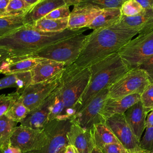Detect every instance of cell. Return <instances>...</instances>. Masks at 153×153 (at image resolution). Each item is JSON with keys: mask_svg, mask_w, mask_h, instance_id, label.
I'll return each mask as SVG.
<instances>
[{"mask_svg": "<svg viewBox=\"0 0 153 153\" xmlns=\"http://www.w3.org/2000/svg\"><path fill=\"white\" fill-rule=\"evenodd\" d=\"M139 33L137 30L123 28L115 25L94 30L87 35L77 59L72 65L81 69L90 67L118 52Z\"/></svg>", "mask_w": 153, "mask_h": 153, "instance_id": "cell-1", "label": "cell"}, {"mask_svg": "<svg viewBox=\"0 0 153 153\" xmlns=\"http://www.w3.org/2000/svg\"><path fill=\"white\" fill-rule=\"evenodd\" d=\"M88 28L67 29L60 32H46L24 25L13 32L0 38V47L10 56H32L47 46L72 35L83 33Z\"/></svg>", "mask_w": 153, "mask_h": 153, "instance_id": "cell-2", "label": "cell"}, {"mask_svg": "<svg viewBox=\"0 0 153 153\" xmlns=\"http://www.w3.org/2000/svg\"><path fill=\"white\" fill-rule=\"evenodd\" d=\"M89 83L75 106L76 112L102 90L109 88L129 71L118 52L90 66Z\"/></svg>", "mask_w": 153, "mask_h": 153, "instance_id": "cell-3", "label": "cell"}, {"mask_svg": "<svg viewBox=\"0 0 153 153\" xmlns=\"http://www.w3.org/2000/svg\"><path fill=\"white\" fill-rule=\"evenodd\" d=\"M90 77V67L81 69L74 65L66 66L59 84L60 91L65 104L63 112L68 109H74L76 111L75 106L85 90Z\"/></svg>", "mask_w": 153, "mask_h": 153, "instance_id": "cell-4", "label": "cell"}, {"mask_svg": "<svg viewBox=\"0 0 153 153\" xmlns=\"http://www.w3.org/2000/svg\"><path fill=\"white\" fill-rule=\"evenodd\" d=\"M87 35L77 33L39 50L31 56L62 62L69 66L77 59Z\"/></svg>", "mask_w": 153, "mask_h": 153, "instance_id": "cell-5", "label": "cell"}, {"mask_svg": "<svg viewBox=\"0 0 153 153\" xmlns=\"http://www.w3.org/2000/svg\"><path fill=\"white\" fill-rule=\"evenodd\" d=\"M137 35L118 51L129 70L138 68L153 56V29Z\"/></svg>", "mask_w": 153, "mask_h": 153, "instance_id": "cell-6", "label": "cell"}, {"mask_svg": "<svg viewBox=\"0 0 153 153\" xmlns=\"http://www.w3.org/2000/svg\"><path fill=\"white\" fill-rule=\"evenodd\" d=\"M144 71L136 68L129 70L109 87L108 97L120 98L133 94H142L150 84Z\"/></svg>", "mask_w": 153, "mask_h": 153, "instance_id": "cell-7", "label": "cell"}, {"mask_svg": "<svg viewBox=\"0 0 153 153\" xmlns=\"http://www.w3.org/2000/svg\"><path fill=\"white\" fill-rule=\"evenodd\" d=\"M48 142V135L44 129H34L20 124L17 126L10 139V144L17 147L23 153L39 151Z\"/></svg>", "mask_w": 153, "mask_h": 153, "instance_id": "cell-8", "label": "cell"}, {"mask_svg": "<svg viewBox=\"0 0 153 153\" xmlns=\"http://www.w3.org/2000/svg\"><path fill=\"white\" fill-rule=\"evenodd\" d=\"M63 71L48 81L30 84L21 93L19 99L30 111L35 109L44 102L58 87Z\"/></svg>", "mask_w": 153, "mask_h": 153, "instance_id": "cell-9", "label": "cell"}, {"mask_svg": "<svg viewBox=\"0 0 153 153\" xmlns=\"http://www.w3.org/2000/svg\"><path fill=\"white\" fill-rule=\"evenodd\" d=\"M108 95L109 88L100 91L79 109L70 121L86 128H91L96 124L105 123L101 117V112Z\"/></svg>", "mask_w": 153, "mask_h": 153, "instance_id": "cell-10", "label": "cell"}, {"mask_svg": "<svg viewBox=\"0 0 153 153\" xmlns=\"http://www.w3.org/2000/svg\"><path fill=\"white\" fill-rule=\"evenodd\" d=\"M71 125L70 120L50 121L44 129L48 137L47 145L38 153H63L69 145L67 133Z\"/></svg>", "mask_w": 153, "mask_h": 153, "instance_id": "cell-11", "label": "cell"}, {"mask_svg": "<svg viewBox=\"0 0 153 153\" xmlns=\"http://www.w3.org/2000/svg\"><path fill=\"white\" fill-rule=\"evenodd\" d=\"M112 131L120 143L129 152H142L140 140L136 137L124 114H116L105 120V123Z\"/></svg>", "mask_w": 153, "mask_h": 153, "instance_id": "cell-12", "label": "cell"}, {"mask_svg": "<svg viewBox=\"0 0 153 153\" xmlns=\"http://www.w3.org/2000/svg\"><path fill=\"white\" fill-rule=\"evenodd\" d=\"M67 138L69 143L73 145L78 153H91L94 147L91 128H84L74 122L71 121Z\"/></svg>", "mask_w": 153, "mask_h": 153, "instance_id": "cell-13", "label": "cell"}, {"mask_svg": "<svg viewBox=\"0 0 153 153\" xmlns=\"http://www.w3.org/2000/svg\"><path fill=\"white\" fill-rule=\"evenodd\" d=\"M103 10L91 5H75L69 17L68 29L87 27Z\"/></svg>", "mask_w": 153, "mask_h": 153, "instance_id": "cell-14", "label": "cell"}, {"mask_svg": "<svg viewBox=\"0 0 153 153\" xmlns=\"http://www.w3.org/2000/svg\"><path fill=\"white\" fill-rule=\"evenodd\" d=\"M56 89L39 106L30 111L25 120L20 123V124L34 129L44 128L49 123L48 117L51 105L55 97Z\"/></svg>", "mask_w": 153, "mask_h": 153, "instance_id": "cell-15", "label": "cell"}, {"mask_svg": "<svg viewBox=\"0 0 153 153\" xmlns=\"http://www.w3.org/2000/svg\"><path fill=\"white\" fill-rule=\"evenodd\" d=\"M65 63L53 60L42 59L30 71L32 83L48 81L63 72L66 68Z\"/></svg>", "mask_w": 153, "mask_h": 153, "instance_id": "cell-16", "label": "cell"}, {"mask_svg": "<svg viewBox=\"0 0 153 153\" xmlns=\"http://www.w3.org/2000/svg\"><path fill=\"white\" fill-rule=\"evenodd\" d=\"M140 100V94H133L120 98L108 97L103 106L101 117L105 120L116 114H124L126 111Z\"/></svg>", "mask_w": 153, "mask_h": 153, "instance_id": "cell-17", "label": "cell"}, {"mask_svg": "<svg viewBox=\"0 0 153 153\" xmlns=\"http://www.w3.org/2000/svg\"><path fill=\"white\" fill-rule=\"evenodd\" d=\"M115 25L123 28L137 30L139 33L151 30L153 29V8L145 9L133 16H122Z\"/></svg>", "mask_w": 153, "mask_h": 153, "instance_id": "cell-18", "label": "cell"}, {"mask_svg": "<svg viewBox=\"0 0 153 153\" xmlns=\"http://www.w3.org/2000/svg\"><path fill=\"white\" fill-rule=\"evenodd\" d=\"M148 113L140 100L129 108L124 114L127 123L140 141L146 129V119Z\"/></svg>", "mask_w": 153, "mask_h": 153, "instance_id": "cell-19", "label": "cell"}, {"mask_svg": "<svg viewBox=\"0 0 153 153\" xmlns=\"http://www.w3.org/2000/svg\"><path fill=\"white\" fill-rule=\"evenodd\" d=\"M42 59L31 56L11 57L6 59L0 66V74L5 75L30 71Z\"/></svg>", "mask_w": 153, "mask_h": 153, "instance_id": "cell-20", "label": "cell"}, {"mask_svg": "<svg viewBox=\"0 0 153 153\" xmlns=\"http://www.w3.org/2000/svg\"><path fill=\"white\" fill-rule=\"evenodd\" d=\"M66 5L64 0H42L24 15L25 25L32 26L38 20L45 17L54 10Z\"/></svg>", "mask_w": 153, "mask_h": 153, "instance_id": "cell-21", "label": "cell"}, {"mask_svg": "<svg viewBox=\"0 0 153 153\" xmlns=\"http://www.w3.org/2000/svg\"><path fill=\"white\" fill-rule=\"evenodd\" d=\"M91 131L94 146L100 149L108 144H121L112 131L105 123L93 125L91 128Z\"/></svg>", "mask_w": 153, "mask_h": 153, "instance_id": "cell-22", "label": "cell"}, {"mask_svg": "<svg viewBox=\"0 0 153 153\" xmlns=\"http://www.w3.org/2000/svg\"><path fill=\"white\" fill-rule=\"evenodd\" d=\"M122 17L120 8L103 9L87 27L88 29L96 30L109 27L116 24Z\"/></svg>", "mask_w": 153, "mask_h": 153, "instance_id": "cell-23", "label": "cell"}, {"mask_svg": "<svg viewBox=\"0 0 153 153\" xmlns=\"http://www.w3.org/2000/svg\"><path fill=\"white\" fill-rule=\"evenodd\" d=\"M32 83L30 71L12 74L5 75L0 79V90L15 87L16 90L22 92L23 90Z\"/></svg>", "mask_w": 153, "mask_h": 153, "instance_id": "cell-24", "label": "cell"}, {"mask_svg": "<svg viewBox=\"0 0 153 153\" xmlns=\"http://www.w3.org/2000/svg\"><path fill=\"white\" fill-rule=\"evenodd\" d=\"M68 21L69 17L57 19H50L44 17L29 26L42 32H60L68 29Z\"/></svg>", "mask_w": 153, "mask_h": 153, "instance_id": "cell-25", "label": "cell"}, {"mask_svg": "<svg viewBox=\"0 0 153 153\" xmlns=\"http://www.w3.org/2000/svg\"><path fill=\"white\" fill-rule=\"evenodd\" d=\"M17 123L5 115L0 117V153L11 145L10 139Z\"/></svg>", "mask_w": 153, "mask_h": 153, "instance_id": "cell-26", "label": "cell"}, {"mask_svg": "<svg viewBox=\"0 0 153 153\" xmlns=\"http://www.w3.org/2000/svg\"><path fill=\"white\" fill-rule=\"evenodd\" d=\"M24 16L0 17V38L5 36L25 25Z\"/></svg>", "mask_w": 153, "mask_h": 153, "instance_id": "cell-27", "label": "cell"}, {"mask_svg": "<svg viewBox=\"0 0 153 153\" xmlns=\"http://www.w3.org/2000/svg\"><path fill=\"white\" fill-rule=\"evenodd\" d=\"M29 112L30 110L18 99L11 106L5 115L16 123H22Z\"/></svg>", "mask_w": 153, "mask_h": 153, "instance_id": "cell-28", "label": "cell"}, {"mask_svg": "<svg viewBox=\"0 0 153 153\" xmlns=\"http://www.w3.org/2000/svg\"><path fill=\"white\" fill-rule=\"evenodd\" d=\"M32 7L25 0H10L6 8V16H24Z\"/></svg>", "mask_w": 153, "mask_h": 153, "instance_id": "cell-29", "label": "cell"}, {"mask_svg": "<svg viewBox=\"0 0 153 153\" xmlns=\"http://www.w3.org/2000/svg\"><path fill=\"white\" fill-rule=\"evenodd\" d=\"M126 1L127 0H81L78 5H91L102 10L121 8L123 3Z\"/></svg>", "mask_w": 153, "mask_h": 153, "instance_id": "cell-30", "label": "cell"}, {"mask_svg": "<svg viewBox=\"0 0 153 153\" xmlns=\"http://www.w3.org/2000/svg\"><path fill=\"white\" fill-rule=\"evenodd\" d=\"M65 109V104L60 91L59 85L56 89L55 97L51 105L50 113L48 117V121L55 120L59 115L62 114Z\"/></svg>", "mask_w": 153, "mask_h": 153, "instance_id": "cell-31", "label": "cell"}, {"mask_svg": "<svg viewBox=\"0 0 153 153\" xmlns=\"http://www.w3.org/2000/svg\"><path fill=\"white\" fill-rule=\"evenodd\" d=\"M20 94L21 92L16 90L7 94L0 95V117L6 114L14 103L19 99Z\"/></svg>", "mask_w": 153, "mask_h": 153, "instance_id": "cell-32", "label": "cell"}, {"mask_svg": "<svg viewBox=\"0 0 153 153\" xmlns=\"http://www.w3.org/2000/svg\"><path fill=\"white\" fill-rule=\"evenodd\" d=\"M120 10L122 16H133L140 13L145 9L136 0H127L123 3Z\"/></svg>", "mask_w": 153, "mask_h": 153, "instance_id": "cell-33", "label": "cell"}, {"mask_svg": "<svg viewBox=\"0 0 153 153\" xmlns=\"http://www.w3.org/2000/svg\"><path fill=\"white\" fill-rule=\"evenodd\" d=\"M140 101L149 112L153 109V83H150L140 94Z\"/></svg>", "mask_w": 153, "mask_h": 153, "instance_id": "cell-34", "label": "cell"}, {"mask_svg": "<svg viewBox=\"0 0 153 153\" xmlns=\"http://www.w3.org/2000/svg\"><path fill=\"white\" fill-rule=\"evenodd\" d=\"M140 148L145 152L153 150V127L146 128L145 133L140 141Z\"/></svg>", "mask_w": 153, "mask_h": 153, "instance_id": "cell-35", "label": "cell"}, {"mask_svg": "<svg viewBox=\"0 0 153 153\" xmlns=\"http://www.w3.org/2000/svg\"><path fill=\"white\" fill-rule=\"evenodd\" d=\"M71 14V11L69 10V6L68 5H63L60 7H59L51 13H50L48 15H47L45 17L46 19H64L69 17Z\"/></svg>", "mask_w": 153, "mask_h": 153, "instance_id": "cell-36", "label": "cell"}, {"mask_svg": "<svg viewBox=\"0 0 153 153\" xmlns=\"http://www.w3.org/2000/svg\"><path fill=\"white\" fill-rule=\"evenodd\" d=\"M102 153H130L121 144L111 143L104 146L101 149Z\"/></svg>", "mask_w": 153, "mask_h": 153, "instance_id": "cell-37", "label": "cell"}, {"mask_svg": "<svg viewBox=\"0 0 153 153\" xmlns=\"http://www.w3.org/2000/svg\"><path fill=\"white\" fill-rule=\"evenodd\" d=\"M145 72L151 83H153V56L142 63L139 67Z\"/></svg>", "mask_w": 153, "mask_h": 153, "instance_id": "cell-38", "label": "cell"}, {"mask_svg": "<svg viewBox=\"0 0 153 153\" xmlns=\"http://www.w3.org/2000/svg\"><path fill=\"white\" fill-rule=\"evenodd\" d=\"M10 0H0V17L6 16V8Z\"/></svg>", "mask_w": 153, "mask_h": 153, "instance_id": "cell-39", "label": "cell"}, {"mask_svg": "<svg viewBox=\"0 0 153 153\" xmlns=\"http://www.w3.org/2000/svg\"><path fill=\"white\" fill-rule=\"evenodd\" d=\"M143 9L153 8V0H136Z\"/></svg>", "mask_w": 153, "mask_h": 153, "instance_id": "cell-40", "label": "cell"}, {"mask_svg": "<svg viewBox=\"0 0 153 153\" xmlns=\"http://www.w3.org/2000/svg\"><path fill=\"white\" fill-rule=\"evenodd\" d=\"M10 56L8 51L5 48L0 47V66L2 62Z\"/></svg>", "mask_w": 153, "mask_h": 153, "instance_id": "cell-41", "label": "cell"}, {"mask_svg": "<svg viewBox=\"0 0 153 153\" xmlns=\"http://www.w3.org/2000/svg\"><path fill=\"white\" fill-rule=\"evenodd\" d=\"M1 153H23L19 148L13 146L9 145L6 149H5Z\"/></svg>", "mask_w": 153, "mask_h": 153, "instance_id": "cell-42", "label": "cell"}, {"mask_svg": "<svg viewBox=\"0 0 153 153\" xmlns=\"http://www.w3.org/2000/svg\"><path fill=\"white\" fill-rule=\"evenodd\" d=\"M153 127V109L148 113L146 119V128Z\"/></svg>", "mask_w": 153, "mask_h": 153, "instance_id": "cell-43", "label": "cell"}, {"mask_svg": "<svg viewBox=\"0 0 153 153\" xmlns=\"http://www.w3.org/2000/svg\"><path fill=\"white\" fill-rule=\"evenodd\" d=\"M63 153H78L76 148L72 145H68Z\"/></svg>", "mask_w": 153, "mask_h": 153, "instance_id": "cell-44", "label": "cell"}, {"mask_svg": "<svg viewBox=\"0 0 153 153\" xmlns=\"http://www.w3.org/2000/svg\"><path fill=\"white\" fill-rule=\"evenodd\" d=\"M64 1L66 4L68 5V6H71V5L75 6L78 4L81 0H64Z\"/></svg>", "mask_w": 153, "mask_h": 153, "instance_id": "cell-45", "label": "cell"}, {"mask_svg": "<svg viewBox=\"0 0 153 153\" xmlns=\"http://www.w3.org/2000/svg\"><path fill=\"white\" fill-rule=\"evenodd\" d=\"M26 2H27L28 4H29L30 5H31L32 7L33 5H35L36 4L38 3L39 2H40L42 0H25Z\"/></svg>", "mask_w": 153, "mask_h": 153, "instance_id": "cell-46", "label": "cell"}, {"mask_svg": "<svg viewBox=\"0 0 153 153\" xmlns=\"http://www.w3.org/2000/svg\"><path fill=\"white\" fill-rule=\"evenodd\" d=\"M91 153H102V152L101 151V150L100 149L94 146L92 152H91Z\"/></svg>", "mask_w": 153, "mask_h": 153, "instance_id": "cell-47", "label": "cell"}, {"mask_svg": "<svg viewBox=\"0 0 153 153\" xmlns=\"http://www.w3.org/2000/svg\"><path fill=\"white\" fill-rule=\"evenodd\" d=\"M142 153H153V150L151 151H148V152H145V151H143Z\"/></svg>", "mask_w": 153, "mask_h": 153, "instance_id": "cell-48", "label": "cell"}, {"mask_svg": "<svg viewBox=\"0 0 153 153\" xmlns=\"http://www.w3.org/2000/svg\"><path fill=\"white\" fill-rule=\"evenodd\" d=\"M142 152H143V151L142 152H130V153H142Z\"/></svg>", "mask_w": 153, "mask_h": 153, "instance_id": "cell-49", "label": "cell"}]
</instances>
